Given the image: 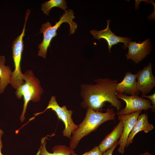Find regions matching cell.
I'll return each instance as SVG.
<instances>
[{"label": "cell", "mask_w": 155, "mask_h": 155, "mask_svg": "<svg viewBox=\"0 0 155 155\" xmlns=\"http://www.w3.org/2000/svg\"><path fill=\"white\" fill-rule=\"evenodd\" d=\"M96 83L83 84L81 86V95L83 99L81 106L89 107L96 111L102 112L105 103L108 102L119 111L123 108L121 102L117 97V80L100 78L94 80Z\"/></svg>", "instance_id": "cell-1"}, {"label": "cell", "mask_w": 155, "mask_h": 155, "mask_svg": "<svg viewBox=\"0 0 155 155\" xmlns=\"http://www.w3.org/2000/svg\"><path fill=\"white\" fill-rule=\"evenodd\" d=\"M86 116L77 128L72 133L70 138L69 148L75 149L81 140L90 133L96 130L104 123L115 118L116 113L113 109H107L106 112L96 111L88 107Z\"/></svg>", "instance_id": "cell-2"}, {"label": "cell", "mask_w": 155, "mask_h": 155, "mask_svg": "<svg viewBox=\"0 0 155 155\" xmlns=\"http://www.w3.org/2000/svg\"><path fill=\"white\" fill-rule=\"evenodd\" d=\"M75 17L73 10L71 9L66 10L61 17L60 20L52 26L49 22L42 24L40 29V33L43 35V39L42 42L38 46L39 50L38 55L45 58L46 57L48 49L50 46V43L53 38L57 35V30L62 24L67 22L69 26V34H73L77 28L78 25L73 21Z\"/></svg>", "instance_id": "cell-3"}, {"label": "cell", "mask_w": 155, "mask_h": 155, "mask_svg": "<svg viewBox=\"0 0 155 155\" xmlns=\"http://www.w3.org/2000/svg\"><path fill=\"white\" fill-rule=\"evenodd\" d=\"M23 74V79L25 82L16 88L15 92L18 98L21 99L23 97V109L20 117L22 122L25 119V114L28 103L30 101L38 102L40 100L41 95L43 92L40 81L35 76L32 70H27Z\"/></svg>", "instance_id": "cell-4"}, {"label": "cell", "mask_w": 155, "mask_h": 155, "mask_svg": "<svg viewBox=\"0 0 155 155\" xmlns=\"http://www.w3.org/2000/svg\"><path fill=\"white\" fill-rule=\"evenodd\" d=\"M30 13L29 11H26L22 31L21 34L16 38L12 43V57L15 69L11 75L10 84L12 87L16 89L24 83L23 79V74L21 71L20 64L24 46L23 38L25 34L26 23Z\"/></svg>", "instance_id": "cell-5"}, {"label": "cell", "mask_w": 155, "mask_h": 155, "mask_svg": "<svg viewBox=\"0 0 155 155\" xmlns=\"http://www.w3.org/2000/svg\"><path fill=\"white\" fill-rule=\"evenodd\" d=\"M49 109L54 111L58 118L64 123L65 128L63 132V135L70 139L72 133L78 127V125L74 123L71 117L73 111L71 110H68L66 106L65 105L62 107L60 106L57 101L55 96H53L44 111L36 114L38 115Z\"/></svg>", "instance_id": "cell-6"}, {"label": "cell", "mask_w": 155, "mask_h": 155, "mask_svg": "<svg viewBox=\"0 0 155 155\" xmlns=\"http://www.w3.org/2000/svg\"><path fill=\"white\" fill-rule=\"evenodd\" d=\"M117 97L124 101L126 105L125 107L121 109L117 112L118 117L127 115L136 112L147 111L151 108V102L138 95L128 96L122 93H117Z\"/></svg>", "instance_id": "cell-7"}, {"label": "cell", "mask_w": 155, "mask_h": 155, "mask_svg": "<svg viewBox=\"0 0 155 155\" xmlns=\"http://www.w3.org/2000/svg\"><path fill=\"white\" fill-rule=\"evenodd\" d=\"M136 75L137 88L142 93V97L150 92L155 86V77L152 72V65L150 62L143 69L138 71Z\"/></svg>", "instance_id": "cell-8"}, {"label": "cell", "mask_w": 155, "mask_h": 155, "mask_svg": "<svg viewBox=\"0 0 155 155\" xmlns=\"http://www.w3.org/2000/svg\"><path fill=\"white\" fill-rule=\"evenodd\" d=\"M127 47L128 51L125 55L127 59H131L136 64L142 60L147 57V55H149L152 49L149 38L141 43L131 41Z\"/></svg>", "instance_id": "cell-9"}, {"label": "cell", "mask_w": 155, "mask_h": 155, "mask_svg": "<svg viewBox=\"0 0 155 155\" xmlns=\"http://www.w3.org/2000/svg\"><path fill=\"white\" fill-rule=\"evenodd\" d=\"M142 112L140 111L132 113L118 117L119 120H121L123 124V132L118 142L119 147V153L123 155L126 147L129 135L135 126L138 117Z\"/></svg>", "instance_id": "cell-10"}, {"label": "cell", "mask_w": 155, "mask_h": 155, "mask_svg": "<svg viewBox=\"0 0 155 155\" xmlns=\"http://www.w3.org/2000/svg\"><path fill=\"white\" fill-rule=\"evenodd\" d=\"M110 21V20H107V26L105 29L100 31L91 30L90 31V33L93 36L94 39L99 40L100 39L103 38L106 41L108 45L109 53L111 52V48L112 46L119 42L124 43L123 47L126 49L129 43L131 41V39L127 37L118 36L113 32L109 27Z\"/></svg>", "instance_id": "cell-11"}, {"label": "cell", "mask_w": 155, "mask_h": 155, "mask_svg": "<svg viewBox=\"0 0 155 155\" xmlns=\"http://www.w3.org/2000/svg\"><path fill=\"white\" fill-rule=\"evenodd\" d=\"M137 81L136 74L127 71L125 73L123 80L117 84V93L138 95L140 92L137 88Z\"/></svg>", "instance_id": "cell-12"}, {"label": "cell", "mask_w": 155, "mask_h": 155, "mask_svg": "<svg viewBox=\"0 0 155 155\" xmlns=\"http://www.w3.org/2000/svg\"><path fill=\"white\" fill-rule=\"evenodd\" d=\"M123 128V122L121 120H119L117 125L105 137L98 146L102 152L103 153L111 148L118 142L121 136Z\"/></svg>", "instance_id": "cell-13"}, {"label": "cell", "mask_w": 155, "mask_h": 155, "mask_svg": "<svg viewBox=\"0 0 155 155\" xmlns=\"http://www.w3.org/2000/svg\"><path fill=\"white\" fill-rule=\"evenodd\" d=\"M148 117L147 113L139 115L135 126L129 135L126 147L132 143L134 136L139 132L143 131L147 133L154 129L153 125L148 121Z\"/></svg>", "instance_id": "cell-14"}, {"label": "cell", "mask_w": 155, "mask_h": 155, "mask_svg": "<svg viewBox=\"0 0 155 155\" xmlns=\"http://www.w3.org/2000/svg\"><path fill=\"white\" fill-rule=\"evenodd\" d=\"M46 137L42 138L41 145L36 155H72L75 153L73 150L70 149L69 147L61 145H57L52 149L53 153L49 152L46 148Z\"/></svg>", "instance_id": "cell-15"}, {"label": "cell", "mask_w": 155, "mask_h": 155, "mask_svg": "<svg viewBox=\"0 0 155 155\" xmlns=\"http://www.w3.org/2000/svg\"><path fill=\"white\" fill-rule=\"evenodd\" d=\"M5 56H0V94L3 93L7 85L10 84L12 73L9 66L5 65Z\"/></svg>", "instance_id": "cell-16"}, {"label": "cell", "mask_w": 155, "mask_h": 155, "mask_svg": "<svg viewBox=\"0 0 155 155\" xmlns=\"http://www.w3.org/2000/svg\"><path fill=\"white\" fill-rule=\"evenodd\" d=\"M55 7H59L65 11L68 8L67 1L65 0H50L42 4L41 10L44 13L49 16L51 9Z\"/></svg>", "instance_id": "cell-17"}, {"label": "cell", "mask_w": 155, "mask_h": 155, "mask_svg": "<svg viewBox=\"0 0 155 155\" xmlns=\"http://www.w3.org/2000/svg\"><path fill=\"white\" fill-rule=\"evenodd\" d=\"M102 153L103 152L100 150L98 146H96L91 150L80 155H102ZM72 155H79L74 153Z\"/></svg>", "instance_id": "cell-18"}, {"label": "cell", "mask_w": 155, "mask_h": 155, "mask_svg": "<svg viewBox=\"0 0 155 155\" xmlns=\"http://www.w3.org/2000/svg\"><path fill=\"white\" fill-rule=\"evenodd\" d=\"M142 98H146L149 99L150 100L151 103L152 104L151 108V110L153 112L155 111V93L152 94L147 96L144 95L142 97Z\"/></svg>", "instance_id": "cell-19"}, {"label": "cell", "mask_w": 155, "mask_h": 155, "mask_svg": "<svg viewBox=\"0 0 155 155\" xmlns=\"http://www.w3.org/2000/svg\"><path fill=\"white\" fill-rule=\"evenodd\" d=\"M118 142L116 143L112 148L107 150L104 152L102 153V155H113L114 150L117 146L118 145Z\"/></svg>", "instance_id": "cell-20"}, {"label": "cell", "mask_w": 155, "mask_h": 155, "mask_svg": "<svg viewBox=\"0 0 155 155\" xmlns=\"http://www.w3.org/2000/svg\"><path fill=\"white\" fill-rule=\"evenodd\" d=\"M3 133V131L1 129H0V155H3L2 154L1 152V149L2 148L3 146L2 144V142L1 140V137Z\"/></svg>", "instance_id": "cell-21"}, {"label": "cell", "mask_w": 155, "mask_h": 155, "mask_svg": "<svg viewBox=\"0 0 155 155\" xmlns=\"http://www.w3.org/2000/svg\"><path fill=\"white\" fill-rule=\"evenodd\" d=\"M140 155H153L150 154L148 152H146L145 153L140 154Z\"/></svg>", "instance_id": "cell-22"}]
</instances>
